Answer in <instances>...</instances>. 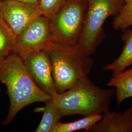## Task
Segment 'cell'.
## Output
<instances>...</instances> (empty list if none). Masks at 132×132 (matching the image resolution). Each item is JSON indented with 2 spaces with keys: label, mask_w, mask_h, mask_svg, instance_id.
Wrapping results in <instances>:
<instances>
[{
  "label": "cell",
  "mask_w": 132,
  "mask_h": 132,
  "mask_svg": "<svg viewBox=\"0 0 132 132\" xmlns=\"http://www.w3.org/2000/svg\"><path fill=\"white\" fill-rule=\"evenodd\" d=\"M3 5V1L0 0V16L1 15V10H2V7Z\"/></svg>",
  "instance_id": "ac0fdd59"
},
{
  "label": "cell",
  "mask_w": 132,
  "mask_h": 132,
  "mask_svg": "<svg viewBox=\"0 0 132 132\" xmlns=\"http://www.w3.org/2000/svg\"><path fill=\"white\" fill-rule=\"evenodd\" d=\"M124 1H126V0H124Z\"/></svg>",
  "instance_id": "d6986e66"
},
{
  "label": "cell",
  "mask_w": 132,
  "mask_h": 132,
  "mask_svg": "<svg viewBox=\"0 0 132 132\" xmlns=\"http://www.w3.org/2000/svg\"><path fill=\"white\" fill-rule=\"evenodd\" d=\"M17 36L0 16V62L13 53Z\"/></svg>",
  "instance_id": "4fadbf2b"
},
{
  "label": "cell",
  "mask_w": 132,
  "mask_h": 132,
  "mask_svg": "<svg viewBox=\"0 0 132 132\" xmlns=\"http://www.w3.org/2000/svg\"><path fill=\"white\" fill-rule=\"evenodd\" d=\"M103 118L102 114H93L84 117L79 120L70 123H57L52 132H72L85 130L98 122Z\"/></svg>",
  "instance_id": "5bb4252c"
},
{
  "label": "cell",
  "mask_w": 132,
  "mask_h": 132,
  "mask_svg": "<svg viewBox=\"0 0 132 132\" xmlns=\"http://www.w3.org/2000/svg\"><path fill=\"white\" fill-rule=\"evenodd\" d=\"M68 0H40L39 7L44 16L51 19L60 10Z\"/></svg>",
  "instance_id": "2e32d148"
},
{
  "label": "cell",
  "mask_w": 132,
  "mask_h": 132,
  "mask_svg": "<svg viewBox=\"0 0 132 132\" xmlns=\"http://www.w3.org/2000/svg\"><path fill=\"white\" fill-rule=\"evenodd\" d=\"M51 99L45 102L44 107L34 110L36 112L43 113L42 118L35 130V132H52L55 125L64 117L60 109Z\"/></svg>",
  "instance_id": "8fae6325"
},
{
  "label": "cell",
  "mask_w": 132,
  "mask_h": 132,
  "mask_svg": "<svg viewBox=\"0 0 132 132\" xmlns=\"http://www.w3.org/2000/svg\"><path fill=\"white\" fill-rule=\"evenodd\" d=\"M0 83L6 86L10 101L4 125L10 124L18 113L29 105L45 102L52 98L35 84L28 75L24 60L13 53L0 62Z\"/></svg>",
  "instance_id": "6da1fadb"
},
{
  "label": "cell",
  "mask_w": 132,
  "mask_h": 132,
  "mask_svg": "<svg viewBox=\"0 0 132 132\" xmlns=\"http://www.w3.org/2000/svg\"><path fill=\"white\" fill-rule=\"evenodd\" d=\"M114 93L113 89L100 88L87 76L71 89L57 93L51 99L64 117L77 114L86 117L102 114L108 111Z\"/></svg>",
  "instance_id": "7a4b0ae2"
},
{
  "label": "cell",
  "mask_w": 132,
  "mask_h": 132,
  "mask_svg": "<svg viewBox=\"0 0 132 132\" xmlns=\"http://www.w3.org/2000/svg\"><path fill=\"white\" fill-rule=\"evenodd\" d=\"M85 24L77 45L87 56L94 53L105 37L103 25L111 16H116L122 8L124 0H88Z\"/></svg>",
  "instance_id": "5b68a950"
},
{
  "label": "cell",
  "mask_w": 132,
  "mask_h": 132,
  "mask_svg": "<svg viewBox=\"0 0 132 132\" xmlns=\"http://www.w3.org/2000/svg\"><path fill=\"white\" fill-rule=\"evenodd\" d=\"M107 86L116 88V100L118 105L125 99L132 97V66L113 76Z\"/></svg>",
  "instance_id": "7c38bea8"
},
{
  "label": "cell",
  "mask_w": 132,
  "mask_h": 132,
  "mask_svg": "<svg viewBox=\"0 0 132 132\" xmlns=\"http://www.w3.org/2000/svg\"><path fill=\"white\" fill-rule=\"evenodd\" d=\"M51 62L52 76L57 93L71 89L90 74L94 61L77 47L52 42L46 49Z\"/></svg>",
  "instance_id": "3957f363"
},
{
  "label": "cell",
  "mask_w": 132,
  "mask_h": 132,
  "mask_svg": "<svg viewBox=\"0 0 132 132\" xmlns=\"http://www.w3.org/2000/svg\"><path fill=\"white\" fill-rule=\"evenodd\" d=\"M132 26V0H126L118 14L115 16L113 27L116 30H125Z\"/></svg>",
  "instance_id": "9a60e30c"
},
{
  "label": "cell",
  "mask_w": 132,
  "mask_h": 132,
  "mask_svg": "<svg viewBox=\"0 0 132 132\" xmlns=\"http://www.w3.org/2000/svg\"><path fill=\"white\" fill-rule=\"evenodd\" d=\"M42 15V11L38 5L19 1H3L1 16L17 36Z\"/></svg>",
  "instance_id": "52a82bcc"
},
{
  "label": "cell",
  "mask_w": 132,
  "mask_h": 132,
  "mask_svg": "<svg viewBox=\"0 0 132 132\" xmlns=\"http://www.w3.org/2000/svg\"><path fill=\"white\" fill-rule=\"evenodd\" d=\"M2 1H19V2H22L27 3H29L33 5H39L40 0H1Z\"/></svg>",
  "instance_id": "e0dca14e"
},
{
  "label": "cell",
  "mask_w": 132,
  "mask_h": 132,
  "mask_svg": "<svg viewBox=\"0 0 132 132\" xmlns=\"http://www.w3.org/2000/svg\"><path fill=\"white\" fill-rule=\"evenodd\" d=\"M88 6V0H68L51 19L52 42L76 46L83 32Z\"/></svg>",
  "instance_id": "277c9868"
},
{
  "label": "cell",
  "mask_w": 132,
  "mask_h": 132,
  "mask_svg": "<svg viewBox=\"0 0 132 132\" xmlns=\"http://www.w3.org/2000/svg\"><path fill=\"white\" fill-rule=\"evenodd\" d=\"M24 62L28 75L41 90L52 96L57 94L51 62L46 50L30 53Z\"/></svg>",
  "instance_id": "ba28073f"
},
{
  "label": "cell",
  "mask_w": 132,
  "mask_h": 132,
  "mask_svg": "<svg viewBox=\"0 0 132 132\" xmlns=\"http://www.w3.org/2000/svg\"><path fill=\"white\" fill-rule=\"evenodd\" d=\"M84 130L86 132H132V106L123 113L109 110L98 122Z\"/></svg>",
  "instance_id": "9c48e42d"
},
{
  "label": "cell",
  "mask_w": 132,
  "mask_h": 132,
  "mask_svg": "<svg viewBox=\"0 0 132 132\" xmlns=\"http://www.w3.org/2000/svg\"><path fill=\"white\" fill-rule=\"evenodd\" d=\"M121 38L125 45L121 54L116 60L103 68L104 70L112 71L113 76L132 66V29L124 30Z\"/></svg>",
  "instance_id": "30bf717a"
},
{
  "label": "cell",
  "mask_w": 132,
  "mask_h": 132,
  "mask_svg": "<svg viewBox=\"0 0 132 132\" xmlns=\"http://www.w3.org/2000/svg\"><path fill=\"white\" fill-rule=\"evenodd\" d=\"M52 42L50 19L42 15L17 36L13 53L24 60L32 52L47 49Z\"/></svg>",
  "instance_id": "8992f818"
}]
</instances>
